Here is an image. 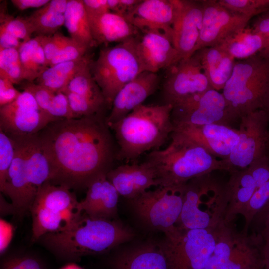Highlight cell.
Masks as SVG:
<instances>
[{"instance_id":"26","label":"cell","mask_w":269,"mask_h":269,"mask_svg":"<svg viewBox=\"0 0 269 269\" xmlns=\"http://www.w3.org/2000/svg\"><path fill=\"white\" fill-rule=\"evenodd\" d=\"M96 46L118 43L138 35L140 31L124 16L108 12L96 16H88Z\"/></svg>"},{"instance_id":"18","label":"cell","mask_w":269,"mask_h":269,"mask_svg":"<svg viewBox=\"0 0 269 269\" xmlns=\"http://www.w3.org/2000/svg\"><path fill=\"white\" fill-rule=\"evenodd\" d=\"M203 15L202 0H178L171 40L180 59L194 54L202 28Z\"/></svg>"},{"instance_id":"42","label":"cell","mask_w":269,"mask_h":269,"mask_svg":"<svg viewBox=\"0 0 269 269\" xmlns=\"http://www.w3.org/2000/svg\"><path fill=\"white\" fill-rule=\"evenodd\" d=\"M90 49V48L77 43L70 37L69 41L53 58L49 66L60 63L81 59L88 53V51Z\"/></svg>"},{"instance_id":"24","label":"cell","mask_w":269,"mask_h":269,"mask_svg":"<svg viewBox=\"0 0 269 269\" xmlns=\"http://www.w3.org/2000/svg\"><path fill=\"white\" fill-rule=\"evenodd\" d=\"M119 196L106 174H103L89 184L86 196L79 204L83 213L89 217L116 219Z\"/></svg>"},{"instance_id":"17","label":"cell","mask_w":269,"mask_h":269,"mask_svg":"<svg viewBox=\"0 0 269 269\" xmlns=\"http://www.w3.org/2000/svg\"><path fill=\"white\" fill-rule=\"evenodd\" d=\"M202 2V24L195 52L203 48L219 45L232 34L247 27L252 18L228 9L218 0H204Z\"/></svg>"},{"instance_id":"12","label":"cell","mask_w":269,"mask_h":269,"mask_svg":"<svg viewBox=\"0 0 269 269\" xmlns=\"http://www.w3.org/2000/svg\"><path fill=\"white\" fill-rule=\"evenodd\" d=\"M185 185L179 187L158 186L131 200L140 220L149 227L164 234L173 230L181 213Z\"/></svg>"},{"instance_id":"7","label":"cell","mask_w":269,"mask_h":269,"mask_svg":"<svg viewBox=\"0 0 269 269\" xmlns=\"http://www.w3.org/2000/svg\"><path fill=\"white\" fill-rule=\"evenodd\" d=\"M29 213L32 217V243L45 234L68 229L83 214L79 201L71 189L48 182L39 189Z\"/></svg>"},{"instance_id":"32","label":"cell","mask_w":269,"mask_h":269,"mask_svg":"<svg viewBox=\"0 0 269 269\" xmlns=\"http://www.w3.org/2000/svg\"><path fill=\"white\" fill-rule=\"evenodd\" d=\"M18 51L24 80L34 82L48 67L39 35L23 42Z\"/></svg>"},{"instance_id":"46","label":"cell","mask_w":269,"mask_h":269,"mask_svg":"<svg viewBox=\"0 0 269 269\" xmlns=\"http://www.w3.org/2000/svg\"><path fill=\"white\" fill-rule=\"evenodd\" d=\"M248 168L257 187L269 180V156L256 160Z\"/></svg>"},{"instance_id":"14","label":"cell","mask_w":269,"mask_h":269,"mask_svg":"<svg viewBox=\"0 0 269 269\" xmlns=\"http://www.w3.org/2000/svg\"><path fill=\"white\" fill-rule=\"evenodd\" d=\"M166 70L162 86L163 104L173 107L193 95L213 89L195 53Z\"/></svg>"},{"instance_id":"35","label":"cell","mask_w":269,"mask_h":269,"mask_svg":"<svg viewBox=\"0 0 269 269\" xmlns=\"http://www.w3.org/2000/svg\"><path fill=\"white\" fill-rule=\"evenodd\" d=\"M0 269H48L45 261L29 251L6 253L1 257Z\"/></svg>"},{"instance_id":"43","label":"cell","mask_w":269,"mask_h":269,"mask_svg":"<svg viewBox=\"0 0 269 269\" xmlns=\"http://www.w3.org/2000/svg\"><path fill=\"white\" fill-rule=\"evenodd\" d=\"M47 114L56 120L75 118L67 96L63 92L55 93L50 103Z\"/></svg>"},{"instance_id":"39","label":"cell","mask_w":269,"mask_h":269,"mask_svg":"<svg viewBox=\"0 0 269 269\" xmlns=\"http://www.w3.org/2000/svg\"><path fill=\"white\" fill-rule=\"evenodd\" d=\"M218 1L233 12L252 18L269 12V0H219Z\"/></svg>"},{"instance_id":"31","label":"cell","mask_w":269,"mask_h":269,"mask_svg":"<svg viewBox=\"0 0 269 269\" xmlns=\"http://www.w3.org/2000/svg\"><path fill=\"white\" fill-rule=\"evenodd\" d=\"M264 44L263 36L247 26L232 34L219 46L235 59L240 60L258 54Z\"/></svg>"},{"instance_id":"49","label":"cell","mask_w":269,"mask_h":269,"mask_svg":"<svg viewBox=\"0 0 269 269\" xmlns=\"http://www.w3.org/2000/svg\"><path fill=\"white\" fill-rule=\"evenodd\" d=\"M88 16H96L110 12L107 0H82Z\"/></svg>"},{"instance_id":"6","label":"cell","mask_w":269,"mask_h":269,"mask_svg":"<svg viewBox=\"0 0 269 269\" xmlns=\"http://www.w3.org/2000/svg\"><path fill=\"white\" fill-rule=\"evenodd\" d=\"M227 206L225 185L211 173L194 178L185 185L182 209L176 227L186 230L215 227L224 220Z\"/></svg>"},{"instance_id":"22","label":"cell","mask_w":269,"mask_h":269,"mask_svg":"<svg viewBox=\"0 0 269 269\" xmlns=\"http://www.w3.org/2000/svg\"><path fill=\"white\" fill-rule=\"evenodd\" d=\"M178 0H141L125 17L140 31H162L171 39Z\"/></svg>"},{"instance_id":"15","label":"cell","mask_w":269,"mask_h":269,"mask_svg":"<svg viewBox=\"0 0 269 269\" xmlns=\"http://www.w3.org/2000/svg\"><path fill=\"white\" fill-rule=\"evenodd\" d=\"M54 121L40 110L33 96L26 91L11 103L0 107V129L11 137L37 134Z\"/></svg>"},{"instance_id":"55","label":"cell","mask_w":269,"mask_h":269,"mask_svg":"<svg viewBox=\"0 0 269 269\" xmlns=\"http://www.w3.org/2000/svg\"><path fill=\"white\" fill-rule=\"evenodd\" d=\"M67 0H52L47 4V6L53 11L64 14L68 3Z\"/></svg>"},{"instance_id":"48","label":"cell","mask_w":269,"mask_h":269,"mask_svg":"<svg viewBox=\"0 0 269 269\" xmlns=\"http://www.w3.org/2000/svg\"><path fill=\"white\" fill-rule=\"evenodd\" d=\"M14 227L10 223L0 218V257L7 252L14 236Z\"/></svg>"},{"instance_id":"53","label":"cell","mask_w":269,"mask_h":269,"mask_svg":"<svg viewBox=\"0 0 269 269\" xmlns=\"http://www.w3.org/2000/svg\"><path fill=\"white\" fill-rule=\"evenodd\" d=\"M49 0H11L13 5L23 11L32 8H41L48 3Z\"/></svg>"},{"instance_id":"20","label":"cell","mask_w":269,"mask_h":269,"mask_svg":"<svg viewBox=\"0 0 269 269\" xmlns=\"http://www.w3.org/2000/svg\"><path fill=\"white\" fill-rule=\"evenodd\" d=\"M174 131L184 134L199 144L209 153L227 160L237 140L239 130L217 124L194 125H173Z\"/></svg>"},{"instance_id":"30","label":"cell","mask_w":269,"mask_h":269,"mask_svg":"<svg viewBox=\"0 0 269 269\" xmlns=\"http://www.w3.org/2000/svg\"><path fill=\"white\" fill-rule=\"evenodd\" d=\"M64 25L70 37L77 43L90 49L96 46L82 0L68 1L64 13Z\"/></svg>"},{"instance_id":"8","label":"cell","mask_w":269,"mask_h":269,"mask_svg":"<svg viewBox=\"0 0 269 269\" xmlns=\"http://www.w3.org/2000/svg\"><path fill=\"white\" fill-rule=\"evenodd\" d=\"M135 37L102 48L97 58L90 62L91 73L109 109L119 91L144 71L135 49Z\"/></svg>"},{"instance_id":"27","label":"cell","mask_w":269,"mask_h":269,"mask_svg":"<svg viewBox=\"0 0 269 269\" xmlns=\"http://www.w3.org/2000/svg\"><path fill=\"white\" fill-rule=\"evenodd\" d=\"M195 54L212 87L223 90L231 76L235 59L219 45L201 48Z\"/></svg>"},{"instance_id":"25","label":"cell","mask_w":269,"mask_h":269,"mask_svg":"<svg viewBox=\"0 0 269 269\" xmlns=\"http://www.w3.org/2000/svg\"><path fill=\"white\" fill-rule=\"evenodd\" d=\"M109 264L111 269H169L162 243L151 242L121 251Z\"/></svg>"},{"instance_id":"10","label":"cell","mask_w":269,"mask_h":269,"mask_svg":"<svg viewBox=\"0 0 269 269\" xmlns=\"http://www.w3.org/2000/svg\"><path fill=\"white\" fill-rule=\"evenodd\" d=\"M205 269H263L259 236L238 233L232 222L223 221Z\"/></svg>"},{"instance_id":"19","label":"cell","mask_w":269,"mask_h":269,"mask_svg":"<svg viewBox=\"0 0 269 269\" xmlns=\"http://www.w3.org/2000/svg\"><path fill=\"white\" fill-rule=\"evenodd\" d=\"M135 46L144 71L157 73L180 60L170 37L160 30L140 31L135 37Z\"/></svg>"},{"instance_id":"38","label":"cell","mask_w":269,"mask_h":269,"mask_svg":"<svg viewBox=\"0 0 269 269\" xmlns=\"http://www.w3.org/2000/svg\"><path fill=\"white\" fill-rule=\"evenodd\" d=\"M269 200V180L256 188L241 214L245 219L243 233L248 234L249 227L254 218Z\"/></svg>"},{"instance_id":"5","label":"cell","mask_w":269,"mask_h":269,"mask_svg":"<svg viewBox=\"0 0 269 269\" xmlns=\"http://www.w3.org/2000/svg\"><path fill=\"white\" fill-rule=\"evenodd\" d=\"M222 91L235 121L260 110L269 117V60L257 54L236 61Z\"/></svg>"},{"instance_id":"50","label":"cell","mask_w":269,"mask_h":269,"mask_svg":"<svg viewBox=\"0 0 269 269\" xmlns=\"http://www.w3.org/2000/svg\"><path fill=\"white\" fill-rule=\"evenodd\" d=\"M23 42L0 26V48L19 49Z\"/></svg>"},{"instance_id":"54","label":"cell","mask_w":269,"mask_h":269,"mask_svg":"<svg viewBox=\"0 0 269 269\" xmlns=\"http://www.w3.org/2000/svg\"><path fill=\"white\" fill-rule=\"evenodd\" d=\"M255 220L263 226L262 230L269 231V200L256 215L253 221Z\"/></svg>"},{"instance_id":"56","label":"cell","mask_w":269,"mask_h":269,"mask_svg":"<svg viewBox=\"0 0 269 269\" xmlns=\"http://www.w3.org/2000/svg\"><path fill=\"white\" fill-rule=\"evenodd\" d=\"M0 214L7 215L11 214L14 216L15 210L12 203H8L0 194Z\"/></svg>"},{"instance_id":"37","label":"cell","mask_w":269,"mask_h":269,"mask_svg":"<svg viewBox=\"0 0 269 269\" xmlns=\"http://www.w3.org/2000/svg\"><path fill=\"white\" fill-rule=\"evenodd\" d=\"M63 92L67 96L75 118L104 114L105 109L108 108L105 102L90 99L67 91Z\"/></svg>"},{"instance_id":"28","label":"cell","mask_w":269,"mask_h":269,"mask_svg":"<svg viewBox=\"0 0 269 269\" xmlns=\"http://www.w3.org/2000/svg\"><path fill=\"white\" fill-rule=\"evenodd\" d=\"M230 175L225 185L227 206L224 221L227 223L233 222L236 216L241 214L257 187L248 168Z\"/></svg>"},{"instance_id":"51","label":"cell","mask_w":269,"mask_h":269,"mask_svg":"<svg viewBox=\"0 0 269 269\" xmlns=\"http://www.w3.org/2000/svg\"><path fill=\"white\" fill-rule=\"evenodd\" d=\"M258 235L260 239L263 269H269V231L262 230Z\"/></svg>"},{"instance_id":"23","label":"cell","mask_w":269,"mask_h":269,"mask_svg":"<svg viewBox=\"0 0 269 269\" xmlns=\"http://www.w3.org/2000/svg\"><path fill=\"white\" fill-rule=\"evenodd\" d=\"M120 196L135 198L152 186H158L152 167L146 161L125 164L113 168L106 174Z\"/></svg>"},{"instance_id":"34","label":"cell","mask_w":269,"mask_h":269,"mask_svg":"<svg viewBox=\"0 0 269 269\" xmlns=\"http://www.w3.org/2000/svg\"><path fill=\"white\" fill-rule=\"evenodd\" d=\"M89 64L76 73L63 91H69L106 103L100 88L91 73Z\"/></svg>"},{"instance_id":"47","label":"cell","mask_w":269,"mask_h":269,"mask_svg":"<svg viewBox=\"0 0 269 269\" xmlns=\"http://www.w3.org/2000/svg\"><path fill=\"white\" fill-rule=\"evenodd\" d=\"M21 93L9 79L0 77V107L13 102Z\"/></svg>"},{"instance_id":"4","label":"cell","mask_w":269,"mask_h":269,"mask_svg":"<svg viewBox=\"0 0 269 269\" xmlns=\"http://www.w3.org/2000/svg\"><path fill=\"white\" fill-rule=\"evenodd\" d=\"M164 149L150 151L145 161L154 169L158 186L179 187L216 170L228 171L225 160L209 153L184 134L173 131Z\"/></svg>"},{"instance_id":"16","label":"cell","mask_w":269,"mask_h":269,"mask_svg":"<svg viewBox=\"0 0 269 269\" xmlns=\"http://www.w3.org/2000/svg\"><path fill=\"white\" fill-rule=\"evenodd\" d=\"M11 138L15 144V156L2 193L11 200L14 216L21 219L29 212L39 189L27 167L25 136Z\"/></svg>"},{"instance_id":"52","label":"cell","mask_w":269,"mask_h":269,"mask_svg":"<svg viewBox=\"0 0 269 269\" xmlns=\"http://www.w3.org/2000/svg\"><path fill=\"white\" fill-rule=\"evenodd\" d=\"M253 30L264 37L269 35V12L262 14L253 23Z\"/></svg>"},{"instance_id":"2","label":"cell","mask_w":269,"mask_h":269,"mask_svg":"<svg viewBox=\"0 0 269 269\" xmlns=\"http://www.w3.org/2000/svg\"><path fill=\"white\" fill-rule=\"evenodd\" d=\"M135 235L132 229L117 219L93 218L83 213L68 229L45 234L36 242L58 260L76 263L83 257L109 252Z\"/></svg>"},{"instance_id":"41","label":"cell","mask_w":269,"mask_h":269,"mask_svg":"<svg viewBox=\"0 0 269 269\" xmlns=\"http://www.w3.org/2000/svg\"><path fill=\"white\" fill-rule=\"evenodd\" d=\"M0 26L22 42L28 41L34 33L32 24L27 17L14 18L8 15L0 19Z\"/></svg>"},{"instance_id":"1","label":"cell","mask_w":269,"mask_h":269,"mask_svg":"<svg viewBox=\"0 0 269 269\" xmlns=\"http://www.w3.org/2000/svg\"><path fill=\"white\" fill-rule=\"evenodd\" d=\"M106 117L99 114L58 120L37 134L50 163L48 182L84 189L113 168L118 149Z\"/></svg>"},{"instance_id":"33","label":"cell","mask_w":269,"mask_h":269,"mask_svg":"<svg viewBox=\"0 0 269 269\" xmlns=\"http://www.w3.org/2000/svg\"><path fill=\"white\" fill-rule=\"evenodd\" d=\"M47 4L27 17L38 35H53L64 25V14L53 11Z\"/></svg>"},{"instance_id":"44","label":"cell","mask_w":269,"mask_h":269,"mask_svg":"<svg viewBox=\"0 0 269 269\" xmlns=\"http://www.w3.org/2000/svg\"><path fill=\"white\" fill-rule=\"evenodd\" d=\"M45 56L47 65L50 64L59 50L69 41L70 37L57 32L51 35H39Z\"/></svg>"},{"instance_id":"40","label":"cell","mask_w":269,"mask_h":269,"mask_svg":"<svg viewBox=\"0 0 269 269\" xmlns=\"http://www.w3.org/2000/svg\"><path fill=\"white\" fill-rule=\"evenodd\" d=\"M12 139L0 129V190L3 193L9 168L15 156Z\"/></svg>"},{"instance_id":"45","label":"cell","mask_w":269,"mask_h":269,"mask_svg":"<svg viewBox=\"0 0 269 269\" xmlns=\"http://www.w3.org/2000/svg\"><path fill=\"white\" fill-rule=\"evenodd\" d=\"M21 87L23 91H28L33 96L40 110L47 114L55 93L34 82L26 81Z\"/></svg>"},{"instance_id":"36","label":"cell","mask_w":269,"mask_h":269,"mask_svg":"<svg viewBox=\"0 0 269 269\" xmlns=\"http://www.w3.org/2000/svg\"><path fill=\"white\" fill-rule=\"evenodd\" d=\"M0 77L9 79L14 84L24 80L18 49L0 48Z\"/></svg>"},{"instance_id":"11","label":"cell","mask_w":269,"mask_h":269,"mask_svg":"<svg viewBox=\"0 0 269 269\" xmlns=\"http://www.w3.org/2000/svg\"><path fill=\"white\" fill-rule=\"evenodd\" d=\"M239 134L228 158V171L248 168L253 162L269 155V117L262 110L242 116Z\"/></svg>"},{"instance_id":"57","label":"cell","mask_w":269,"mask_h":269,"mask_svg":"<svg viewBox=\"0 0 269 269\" xmlns=\"http://www.w3.org/2000/svg\"><path fill=\"white\" fill-rule=\"evenodd\" d=\"M264 38L263 47L258 54L265 59L269 60V35L264 37Z\"/></svg>"},{"instance_id":"21","label":"cell","mask_w":269,"mask_h":269,"mask_svg":"<svg viewBox=\"0 0 269 269\" xmlns=\"http://www.w3.org/2000/svg\"><path fill=\"white\" fill-rule=\"evenodd\" d=\"M160 78L156 73L143 71L124 86L112 102L110 112L106 117L108 125L122 119L158 88Z\"/></svg>"},{"instance_id":"29","label":"cell","mask_w":269,"mask_h":269,"mask_svg":"<svg viewBox=\"0 0 269 269\" xmlns=\"http://www.w3.org/2000/svg\"><path fill=\"white\" fill-rule=\"evenodd\" d=\"M89 53L74 61L48 67L36 80V83L56 93L63 92L73 77L91 60Z\"/></svg>"},{"instance_id":"13","label":"cell","mask_w":269,"mask_h":269,"mask_svg":"<svg viewBox=\"0 0 269 269\" xmlns=\"http://www.w3.org/2000/svg\"><path fill=\"white\" fill-rule=\"evenodd\" d=\"M171 119L173 125L230 126L235 121L223 94L214 89L193 95L174 106Z\"/></svg>"},{"instance_id":"9","label":"cell","mask_w":269,"mask_h":269,"mask_svg":"<svg viewBox=\"0 0 269 269\" xmlns=\"http://www.w3.org/2000/svg\"><path fill=\"white\" fill-rule=\"evenodd\" d=\"M221 223L207 229L175 227L165 233L162 245L169 269H205L214 250Z\"/></svg>"},{"instance_id":"58","label":"cell","mask_w":269,"mask_h":269,"mask_svg":"<svg viewBox=\"0 0 269 269\" xmlns=\"http://www.w3.org/2000/svg\"><path fill=\"white\" fill-rule=\"evenodd\" d=\"M59 269H84L76 263L75 262H69L67 263L64 266H62Z\"/></svg>"},{"instance_id":"3","label":"cell","mask_w":269,"mask_h":269,"mask_svg":"<svg viewBox=\"0 0 269 269\" xmlns=\"http://www.w3.org/2000/svg\"><path fill=\"white\" fill-rule=\"evenodd\" d=\"M172 109L169 104H143L108 125L115 133L117 159L135 161L147 151L159 149L174 131Z\"/></svg>"}]
</instances>
